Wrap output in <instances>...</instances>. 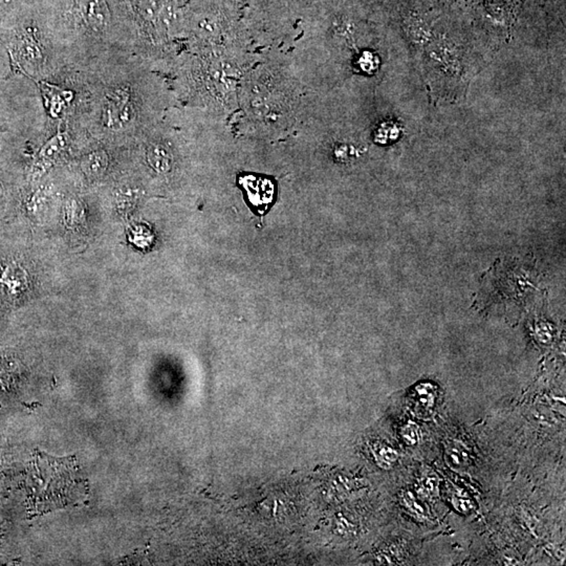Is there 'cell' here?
<instances>
[{"label": "cell", "mask_w": 566, "mask_h": 566, "mask_svg": "<svg viewBox=\"0 0 566 566\" xmlns=\"http://www.w3.org/2000/svg\"><path fill=\"white\" fill-rule=\"evenodd\" d=\"M404 29L408 37L414 43H427L431 38L432 28L428 17L422 15L420 12L411 11L404 20Z\"/></svg>", "instance_id": "5b68a950"}, {"label": "cell", "mask_w": 566, "mask_h": 566, "mask_svg": "<svg viewBox=\"0 0 566 566\" xmlns=\"http://www.w3.org/2000/svg\"><path fill=\"white\" fill-rule=\"evenodd\" d=\"M135 118L132 98L127 89L116 87L105 95L102 106V123L108 130L120 131Z\"/></svg>", "instance_id": "3957f363"}, {"label": "cell", "mask_w": 566, "mask_h": 566, "mask_svg": "<svg viewBox=\"0 0 566 566\" xmlns=\"http://www.w3.org/2000/svg\"><path fill=\"white\" fill-rule=\"evenodd\" d=\"M401 438L408 446H415L420 442V434L418 429V424L413 422H407V424L401 428Z\"/></svg>", "instance_id": "9a60e30c"}, {"label": "cell", "mask_w": 566, "mask_h": 566, "mask_svg": "<svg viewBox=\"0 0 566 566\" xmlns=\"http://www.w3.org/2000/svg\"><path fill=\"white\" fill-rule=\"evenodd\" d=\"M22 268L9 264L0 272V294L14 298L26 289V278Z\"/></svg>", "instance_id": "277c9868"}, {"label": "cell", "mask_w": 566, "mask_h": 566, "mask_svg": "<svg viewBox=\"0 0 566 566\" xmlns=\"http://www.w3.org/2000/svg\"><path fill=\"white\" fill-rule=\"evenodd\" d=\"M5 187H3V184L0 183V203L3 201V199H5Z\"/></svg>", "instance_id": "ac0fdd59"}, {"label": "cell", "mask_w": 566, "mask_h": 566, "mask_svg": "<svg viewBox=\"0 0 566 566\" xmlns=\"http://www.w3.org/2000/svg\"><path fill=\"white\" fill-rule=\"evenodd\" d=\"M76 461L72 457L57 459L40 455L35 461V507L40 513H49L77 503L84 488Z\"/></svg>", "instance_id": "6da1fadb"}, {"label": "cell", "mask_w": 566, "mask_h": 566, "mask_svg": "<svg viewBox=\"0 0 566 566\" xmlns=\"http://www.w3.org/2000/svg\"><path fill=\"white\" fill-rule=\"evenodd\" d=\"M68 135L64 132H59L54 135L52 139L41 147L40 151L38 153V159H37V166L49 165V163L54 161L62 151L66 148L68 145Z\"/></svg>", "instance_id": "52a82bcc"}, {"label": "cell", "mask_w": 566, "mask_h": 566, "mask_svg": "<svg viewBox=\"0 0 566 566\" xmlns=\"http://www.w3.org/2000/svg\"><path fill=\"white\" fill-rule=\"evenodd\" d=\"M438 476H428L420 480V488L418 493L422 498H429L431 496L438 495Z\"/></svg>", "instance_id": "4fadbf2b"}, {"label": "cell", "mask_w": 566, "mask_h": 566, "mask_svg": "<svg viewBox=\"0 0 566 566\" xmlns=\"http://www.w3.org/2000/svg\"><path fill=\"white\" fill-rule=\"evenodd\" d=\"M13 59H18L24 63L35 64L41 59V51L38 43L30 36L22 37L17 45L11 51Z\"/></svg>", "instance_id": "9c48e42d"}, {"label": "cell", "mask_w": 566, "mask_h": 566, "mask_svg": "<svg viewBox=\"0 0 566 566\" xmlns=\"http://www.w3.org/2000/svg\"><path fill=\"white\" fill-rule=\"evenodd\" d=\"M237 183L245 192V203L255 215L263 217L276 203L277 184L273 178L243 174L238 176Z\"/></svg>", "instance_id": "7a4b0ae2"}, {"label": "cell", "mask_w": 566, "mask_h": 566, "mask_svg": "<svg viewBox=\"0 0 566 566\" xmlns=\"http://www.w3.org/2000/svg\"><path fill=\"white\" fill-rule=\"evenodd\" d=\"M401 505H403L404 507H406V510H407L412 516H414V517L418 518V519L424 518V507L418 503V500H416L415 497L413 496L412 493L405 492L401 495Z\"/></svg>", "instance_id": "7c38bea8"}, {"label": "cell", "mask_w": 566, "mask_h": 566, "mask_svg": "<svg viewBox=\"0 0 566 566\" xmlns=\"http://www.w3.org/2000/svg\"><path fill=\"white\" fill-rule=\"evenodd\" d=\"M108 166V155L105 151H97L89 153L81 161V168L89 178H99L105 174Z\"/></svg>", "instance_id": "30bf717a"}, {"label": "cell", "mask_w": 566, "mask_h": 566, "mask_svg": "<svg viewBox=\"0 0 566 566\" xmlns=\"http://www.w3.org/2000/svg\"><path fill=\"white\" fill-rule=\"evenodd\" d=\"M10 3H11V0H0V9H3L6 6L9 5Z\"/></svg>", "instance_id": "d6986e66"}, {"label": "cell", "mask_w": 566, "mask_h": 566, "mask_svg": "<svg viewBox=\"0 0 566 566\" xmlns=\"http://www.w3.org/2000/svg\"><path fill=\"white\" fill-rule=\"evenodd\" d=\"M159 0H142L141 11L143 16L146 18H153L158 10Z\"/></svg>", "instance_id": "e0dca14e"}, {"label": "cell", "mask_w": 566, "mask_h": 566, "mask_svg": "<svg viewBox=\"0 0 566 566\" xmlns=\"http://www.w3.org/2000/svg\"><path fill=\"white\" fill-rule=\"evenodd\" d=\"M452 505L454 509L461 514H470L474 509L473 501L468 498L466 494L461 495V493L453 494Z\"/></svg>", "instance_id": "2e32d148"}, {"label": "cell", "mask_w": 566, "mask_h": 566, "mask_svg": "<svg viewBox=\"0 0 566 566\" xmlns=\"http://www.w3.org/2000/svg\"><path fill=\"white\" fill-rule=\"evenodd\" d=\"M172 155L163 144H153L147 149V162L155 171L167 174L172 166Z\"/></svg>", "instance_id": "ba28073f"}, {"label": "cell", "mask_w": 566, "mask_h": 566, "mask_svg": "<svg viewBox=\"0 0 566 566\" xmlns=\"http://www.w3.org/2000/svg\"><path fill=\"white\" fill-rule=\"evenodd\" d=\"M446 459L451 467L463 468L465 467L469 461L467 451L464 449L459 443H453L446 448Z\"/></svg>", "instance_id": "8fae6325"}, {"label": "cell", "mask_w": 566, "mask_h": 566, "mask_svg": "<svg viewBox=\"0 0 566 566\" xmlns=\"http://www.w3.org/2000/svg\"><path fill=\"white\" fill-rule=\"evenodd\" d=\"M84 17L87 24L95 32H103L108 26L110 14L102 0H89L85 3Z\"/></svg>", "instance_id": "8992f818"}, {"label": "cell", "mask_w": 566, "mask_h": 566, "mask_svg": "<svg viewBox=\"0 0 566 566\" xmlns=\"http://www.w3.org/2000/svg\"><path fill=\"white\" fill-rule=\"evenodd\" d=\"M376 459L378 463L382 464L383 467L388 468L397 463L399 454L395 449L388 446H381L376 449Z\"/></svg>", "instance_id": "5bb4252c"}]
</instances>
